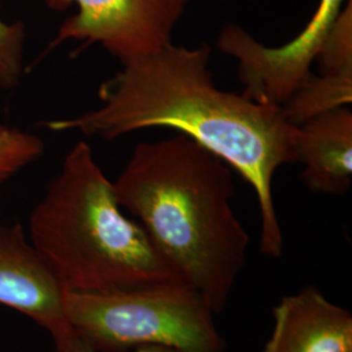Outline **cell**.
<instances>
[{"instance_id": "obj_1", "label": "cell", "mask_w": 352, "mask_h": 352, "mask_svg": "<svg viewBox=\"0 0 352 352\" xmlns=\"http://www.w3.org/2000/svg\"><path fill=\"white\" fill-rule=\"evenodd\" d=\"M212 47L170 43L158 52L122 64L102 82L101 106L72 119L41 126L113 140L153 126H168L222 158L251 186L260 206V251L272 258L283 252L273 179L295 164V136L282 107L252 101L218 88L210 71Z\"/></svg>"}, {"instance_id": "obj_2", "label": "cell", "mask_w": 352, "mask_h": 352, "mask_svg": "<svg viewBox=\"0 0 352 352\" xmlns=\"http://www.w3.org/2000/svg\"><path fill=\"white\" fill-rule=\"evenodd\" d=\"M113 186L122 209L214 315H221L250 247L231 204L236 192L232 168L177 133L136 145Z\"/></svg>"}, {"instance_id": "obj_3", "label": "cell", "mask_w": 352, "mask_h": 352, "mask_svg": "<svg viewBox=\"0 0 352 352\" xmlns=\"http://www.w3.org/2000/svg\"><path fill=\"white\" fill-rule=\"evenodd\" d=\"M29 240L64 291L106 292L184 280L126 215L113 182L81 141L29 217Z\"/></svg>"}, {"instance_id": "obj_4", "label": "cell", "mask_w": 352, "mask_h": 352, "mask_svg": "<svg viewBox=\"0 0 352 352\" xmlns=\"http://www.w3.org/2000/svg\"><path fill=\"white\" fill-rule=\"evenodd\" d=\"M69 330L98 352L158 346L175 352H226L201 294L186 280L106 292L64 291Z\"/></svg>"}, {"instance_id": "obj_5", "label": "cell", "mask_w": 352, "mask_h": 352, "mask_svg": "<svg viewBox=\"0 0 352 352\" xmlns=\"http://www.w3.org/2000/svg\"><path fill=\"white\" fill-rule=\"evenodd\" d=\"M192 0H45L52 11L77 12L67 17L43 56L67 41L81 50L101 45L122 64L162 50Z\"/></svg>"}, {"instance_id": "obj_6", "label": "cell", "mask_w": 352, "mask_h": 352, "mask_svg": "<svg viewBox=\"0 0 352 352\" xmlns=\"http://www.w3.org/2000/svg\"><path fill=\"white\" fill-rule=\"evenodd\" d=\"M347 0H320L302 32L283 46L269 47L243 26L222 28L217 46L238 62L244 96L252 101L282 107L312 75V64Z\"/></svg>"}, {"instance_id": "obj_7", "label": "cell", "mask_w": 352, "mask_h": 352, "mask_svg": "<svg viewBox=\"0 0 352 352\" xmlns=\"http://www.w3.org/2000/svg\"><path fill=\"white\" fill-rule=\"evenodd\" d=\"M64 289L20 223H0V304L32 318L51 336L67 329Z\"/></svg>"}, {"instance_id": "obj_8", "label": "cell", "mask_w": 352, "mask_h": 352, "mask_svg": "<svg viewBox=\"0 0 352 352\" xmlns=\"http://www.w3.org/2000/svg\"><path fill=\"white\" fill-rule=\"evenodd\" d=\"M263 352H352L351 312L315 287L280 298Z\"/></svg>"}, {"instance_id": "obj_9", "label": "cell", "mask_w": 352, "mask_h": 352, "mask_svg": "<svg viewBox=\"0 0 352 352\" xmlns=\"http://www.w3.org/2000/svg\"><path fill=\"white\" fill-rule=\"evenodd\" d=\"M294 151L308 188L324 195H346L352 183L350 106L317 115L298 126Z\"/></svg>"}, {"instance_id": "obj_10", "label": "cell", "mask_w": 352, "mask_h": 352, "mask_svg": "<svg viewBox=\"0 0 352 352\" xmlns=\"http://www.w3.org/2000/svg\"><path fill=\"white\" fill-rule=\"evenodd\" d=\"M351 102L352 72L312 74L282 106V110L292 126H299L317 115L350 106Z\"/></svg>"}, {"instance_id": "obj_11", "label": "cell", "mask_w": 352, "mask_h": 352, "mask_svg": "<svg viewBox=\"0 0 352 352\" xmlns=\"http://www.w3.org/2000/svg\"><path fill=\"white\" fill-rule=\"evenodd\" d=\"M45 149V141L36 133L0 124V187L36 164Z\"/></svg>"}, {"instance_id": "obj_12", "label": "cell", "mask_w": 352, "mask_h": 352, "mask_svg": "<svg viewBox=\"0 0 352 352\" xmlns=\"http://www.w3.org/2000/svg\"><path fill=\"white\" fill-rule=\"evenodd\" d=\"M316 62L320 68V75L352 72V0L346 1Z\"/></svg>"}, {"instance_id": "obj_13", "label": "cell", "mask_w": 352, "mask_h": 352, "mask_svg": "<svg viewBox=\"0 0 352 352\" xmlns=\"http://www.w3.org/2000/svg\"><path fill=\"white\" fill-rule=\"evenodd\" d=\"M25 24L7 23L0 16V90L20 85L25 71Z\"/></svg>"}, {"instance_id": "obj_14", "label": "cell", "mask_w": 352, "mask_h": 352, "mask_svg": "<svg viewBox=\"0 0 352 352\" xmlns=\"http://www.w3.org/2000/svg\"><path fill=\"white\" fill-rule=\"evenodd\" d=\"M52 337L54 340V347L55 352H98L89 347L85 342L80 340L77 336H75L69 327L64 329L60 333H56ZM126 352H175L164 347H158V346H145V347H139L135 350Z\"/></svg>"}]
</instances>
